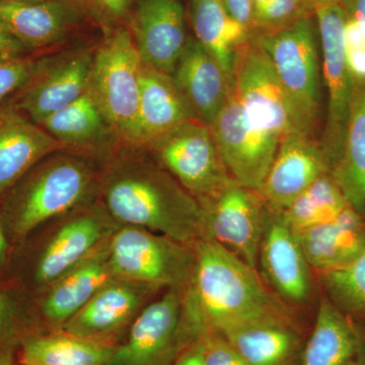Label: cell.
I'll list each match as a JSON object with an SVG mask.
<instances>
[{"instance_id":"cell-31","label":"cell","mask_w":365,"mask_h":365,"mask_svg":"<svg viewBox=\"0 0 365 365\" xmlns=\"http://www.w3.org/2000/svg\"><path fill=\"white\" fill-rule=\"evenodd\" d=\"M42 332L28 292L7 279L0 282V365H18L24 341Z\"/></svg>"},{"instance_id":"cell-5","label":"cell","mask_w":365,"mask_h":365,"mask_svg":"<svg viewBox=\"0 0 365 365\" xmlns=\"http://www.w3.org/2000/svg\"><path fill=\"white\" fill-rule=\"evenodd\" d=\"M143 62L129 29L108 31L96 48L88 88L98 101L122 145L135 128Z\"/></svg>"},{"instance_id":"cell-23","label":"cell","mask_w":365,"mask_h":365,"mask_svg":"<svg viewBox=\"0 0 365 365\" xmlns=\"http://www.w3.org/2000/svg\"><path fill=\"white\" fill-rule=\"evenodd\" d=\"M195 120L170 74L143 63L140 100L128 146L150 150L163 137Z\"/></svg>"},{"instance_id":"cell-41","label":"cell","mask_w":365,"mask_h":365,"mask_svg":"<svg viewBox=\"0 0 365 365\" xmlns=\"http://www.w3.org/2000/svg\"><path fill=\"white\" fill-rule=\"evenodd\" d=\"M174 365H204L203 343L201 337L190 343L180 352Z\"/></svg>"},{"instance_id":"cell-30","label":"cell","mask_w":365,"mask_h":365,"mask_svg":"<svg viewBox=\"0 0 365 365\" xmlns=\"http://www.w3.org/2000/svg\"><path fill=\"white\" fill-rule=\"evenodd\" d=\"M114 349L62 329L45 331L24 341L18 365H106Z\"/></svg>"},{"instance_id":"cell-17","label":"cell","mask_w":365,"mask_h":365,"mask_svg":"<svg viewBox=\"0 0 365 365\" xmlns=\"http://www.w3.org/2000/svg\"><path fill=\"white\" fill-rule=\"evenodd\" d=\"M117 278L110 262L109 242L32 297L42 332L63 328L98 290Z\"/></svg>"},{"instance_id":"cell-40","label":"cell","mask_w":365,"mask_h":365,"mask_svg":"<svg viewBox=\"0 0 365 365\" xmlns=\"http://www.w3.org/2000/svg\"><path fill=\"white\" fill-rule=\"evenodd\" d=\"M14 246L7 235L0 216V282L9 279Z\"/></svg>"},{"instance_id":"cell-28","label":"cell","mask_w":365,"mask_h":365,"mask_svg":"<svg viewBox=\"0 0 365 365\" xmlns=\"http://www.w3.org/2000/svg\"><path fill=\"white\" fill-rule=\"evenodd\" d=\"M329 173L365 220V83H354L344 140Z\"/></svg>"},{"instance_id":"cell-36","label":"cell","mask_w":365,"mask_h":365,"mask_svg":"<svg viewBox=\"0 0 365 365\" xmlns=\"http://www.w3.org/2000/svg\"><path fill=\"white\" fill-rule=\"evenodd\" d=\"M81 13L90 14L106 30L119 28L129 19L132 13L133 0H71Z\"/></svg>"},{"instance_id":"cell-35","label":"cell","mask_w":365,"mask_h":365,"mask_svg":"<svg viewBox=\"0 0 365 365\" xmlns=\"http://www.w3.org/2000/svg\"><path fill=\"white\" fill-rule=\"evenodd\" d=\"M37 60L25 54L0 57V107L26 85L35 71Z\"/></svg>"},{"instance_id":"cell-13","label":"cell","mask_w":365,"mask_h":365,"mask_svg":"<svg viewBox=\"0 0 365 365\" xmlns=\"http://www.w3.org/2000/svg\"><path fill=\"white\" fill-rule=\"evenodd\" d=\"M165 289L114 278L62 328L79 337L117 347L144 307Z\"/></svg>"},{"instance_id":"cell-29","label":"cell","mask_w":365,"mask_h":365,"mask_svg":"<svg viewBox=\"0 0 365 365\" xmlns=\"http://www.w3.org/2000/svg\"><path fill=\"white\" fill-rule=\"evenodd\" d=\"M189 16L197 42L232 81L237 53L251 40L252 33L228 14L222 0H190Z\"/></svg>"},{"instance_id":"cell-47","label":"cell","mask_w":365,"mask_h":365,"mask_svg":"<svg viewBox=\"0 0 365 365\" xmlns=\"http://www.w3.org/2000/svg\"><path fill=\"white\" fill-rule=\"evenodd\" d=\"M44 0H0V2H39Z\"/></svg>"},{"instance_id":"cell-44","label":"cell","mask_w":365,"mask_h":365,"mask_svg":"<svg viewBox=\"0 0 365 365\" xmlns=\"http://www.w3.org/2000/svg\"><path fill=\"white\" fill-rule=\"evenodd\" d=\"M354 365H365V328L362 327L361 340L357 352L356 359H355Z\"/></svg>"},{"instance_id":"cell-42","label":"cell","mask_w":365,"mask_h":365,"mask_svg":"<svg viewBox=\"0 0 365 365\" xmlns=\"http://www.w3.org/2000/svg\"><path fill=\"white\" fill-rule=\"evenodd\" d=\"M341 4L365 37V0H342Z\"/></svg>"},{"instance_id":"cell-43","label":"cell","mask_w":365,"mask_h":365,"mask_svg":"<svg viewBox=\"0 0 365 365\" xmlns=\"http://www.w3.org/2000/svg\"><path fill=\"white\" fill-rule=\"evenodd\" d=\"M26 51L21 43L0 25V57L18 56L25 54Z\"/></svg>"},{"instance_id":"cell-1","label":"cell","mask_w":365,"mask_h":365,"mask_svg":"<svg viewBox=\"0 0 365 365\" xmlns=\"http://www.w3.org/2000/svg\"><path fill=\"white\" fill-rule=\"evenodd\" d=\"M97 200L115 222L187 246L205 239V213L150 150L121 145L102 163Z\"/></svg>"},{"instance_id":"cell-22","label":"cell","mask_w":365,"mask_h":365,"mask_svg":"<svg viewBox=\"0 0 365 365\" xmlns=\"http://www.w3.org/2000/svg\"><path fill=\"white\" fill-rule=\"evenodd\" d=\"M220 333L247 365H297L306 342L289 314L252 319Z\"/></svg>"},{"instance_id":"cell-16","label":"cell","mask_w":365,"mask_h":365,"mask_svg":"<svg viewBox=\"0 0 365 365\" xmlns=\"http://www.w3.org/2000/svg\"><path fill=\"white\" fill-rule=\"evenodd\" d=\"M282 302L304 306L314 294L312 267L294 230L267 209L257 270ZM259 273V274H260Z\"/></svg>"},{"instance_id":"cell-34","label":"cell","mask_w":365,"mask_h":365,"mask_svg":"<svg viewBox=\"0 0 365 365\" xmlns=\"http://www.w3.org/2000/svg\"><path fill=\"white\" fill-rule=\"evenodd\" d=\"M311 11L314 9L309 0H270L255 11L252 34L261 35L287 28L302 19L309 18Z\"/></svg>"},{"instance_id":"cell-10","label":"cell","mask_w":365,"mask_h":365,"mask_svg":"<svg viewBox=\"0 0 365 365\" xmlns=\"http://www.w3.org/2000/svg\"><path fill=\"white\" fill-rule=\"evenodd\" d=\"M232 91L254 128L279 140L290 132H300L272 64L253 36L237 53Z\"/></svg>"},{"instance_id":"cell-45","label":"cell","mask_w":365,"mask_h":365,"mask_svg":"<svg viewBox=\"0 0 365 365\" xmlns=\"http://www.w3.org/2000/svg\"><path fill=\"white\" fill-rule=\"evenodd\" d=\"M313 6L314 9H318V7L330 6V4H341L342 0H309Z\"/></svg>"},{"instance_id":"cell-46","label":"cell","mask_w":365,"mask_h":365,"mask_svg":"<svg viewBox=\"0 0 365 365\" xmlns=\"http://www.w3.org/2000/svg\"><path fill=\"white\" fill-rule=\"evenodd\" d=\"M252 1H253L255 13V11H258L259 9H261L262 6H265V4L270 1V0H252Z\"/></svg>"},{"instance_id":"cell-26","label":"cell","mask_w":365,"mask_h":365,"mask_svg":"<svg viewBox=\"0 0 365 365\" xmlns=\"http://www.w3.org/2000/svg\"><path fill=\"white\" fill-rule=\"evenodd\" d=\"M361 335L362 327L325 295L297 365H354Z\"/></svg>"},{"instance_id":"cell-15","label":"cell","mask_w":365,"mask_h":365,"mask_svg":"<svg viewBox=\"0 0 365 365\" xmlns=\"http://www.w3.org/2000/svg\"><path fill=\"white\" fill-rule=\"evenodd\" d=\"M202 208L205 239L217 242L257 270L267 212L258 192L232 180Z\"/></svg>"},{"instance_id":"cell-24","label":"cell","mask_w":365,"mask_h":365,"mask_svg":"<svg viewBox=\"0 0 365 365\" xmlns=\"http://www.w3.org/2000/svg\"><path fill=\"white\" fill-rule=\"evenodd\" d=\"M62 150L56 139L7 101L0 107V196L42 158Z\"/></svg>"},{"instance_id":"cell-37","label":"cell","mask_w":365,"mask_h":365,"mask_svg":"<svg viewBox=\"0 0 365 365\" xmlns=\"http://www.w3.org/2000/svg\"><path fill=\"white\" fill-rule=\"evenodd\" d=\"M344 45L346 61L354 83H365V37L356 23L346 14Z\"/></svg>"},{"instance_id":"cell-7","label":"cell","mask_w":365,"mask_h":365,"mask_svg":"<svg viewBox=\"0 0 365 365\" xmlns=\"http://www.w3.org/2000/svg\"><path fill=\"white\" fill-rule=\"evenodd\" d=\"M109 255L117 277L165 290L186 289L195 266L193 247L130 225H121L113 234Z\"/></svg>"},{"instance_id":"cell-39","label":"cell","mask_w":365,"mask_h":365,"mask_svg":"<svg viewBox=\"0 0 365 365\" xmlns=\"http://www.w3.org/2000/svg\"><path fill=\"white\" fill-rule=\"evenodd\" d=\"M228 14L252 33L254 7L252 0H222Z\"/></svg>"},{"instance_id":"cell-33","label":"cell","mask_w":365,"mask_h":365,"mask_svg":"<svg viewBox=\"0 0 365 365\" xmlns=\"http://www.w3.org/2000/svg\"><path fill=\"white\" fill-rule=\"evenodd\" d=\"M318 273L334 306L354 321L365 322V250L347 263Z\"/></svg>"},{"instance_id":"cell-4","label":"cell","mask_w":365,"mask_h":365,"mask_svg":"<svg viewBox=\"0 0 365 365\" xmlns=\"http://www.w3.org/2000/svg\"><path fill=\"white\" fill-rule=\"evenodd\" d=\"M120 227L97 199L74 209L14 246L9 279L35 297L107 244Z\"/></svg>"},{"instance_id":"cell-8","label":"cell","mask_w":365,"mask_h":365,"mask_svg":"<svg viewBox=\"0 0 365 365\" xmlns=\"http://www.w3.org/2000/svg\"><path fill=\"white\" fill-rule=\"evenodd\" d=\"M197 339L185 290L170 288L144 307L106 365H174L180 352Z\"/></svg>"},{"instance_id":"cell-11","label":"cell","mask_w":365,"mask_h":365,"mask_svg":"<svg viewBox=\"0 0 365 365\" xmlns=\"http://www.w3.org/2000/svg\"><path fill=\"white\" fill-rule=\"evenodd\" d=\"M96 48H78L38 58L30 79L9 102L39 125L88 90Z\"/></svg>"},{"instance_id":"cell-3","label":"cell","mask_w":365,"mask_h":365,"mask_svg":"<svg viewBox=\"0 0 365 365\" xmlns=\"http://www.w3.org/2000/svg\"><path fill=\"white\" fill-rule=\"evenodd\" d=\"M102 163L57 150L0 196V216L14 246L55 218L97 199Z\"/></svg>"},{"instance_id":"cell-18","label":"cell","mask_w":365,"mask_h":365,"mask_svg":"<svg viewBox=\"0 0 365 365\" xmlns=\"http://www.w3.org/2000/svg\"><path fill=\"white\" fill-rule=\"evenodd\" d=\"M329 173L319 140L294 131L280 140L259 195L266 208L282 212L304 190Z\"/></svg>"},{"instance_id":"cell-9","label":"cell","mask_w":365,"mask_h":365,"mask_svg":"<svg viewBox=\"0 0 365 365\" xmlns=\"http://www.w3.org/2000/svg\"><path fill=\"white\" fill-rule=\"evenodd\" d=\"M148 150L201 206L234 180L210 128L197 120L182 124Z\"/></svg>"},{"instance_id":"cell-27","label":"cell","mask_w":365,"mask_h":365,"mask_svg":"<svg viewBox=\"0 0 365 365\" xmlns=\"http://www.w3.org/2000/svg\"><path fill=\"white\" fill-rule=\"evenodd\" d=\"M317 271L337 267L365 250V220L349 206L332 222L294 232Z\"/></svg>"},{"instance_id":"cell-25","label":"cell","mask_w":365,"mask_h":365,"mask_svg":"<svg viewBox=\"0 0 365 365\" xmlns=\"http://www.w3.org/2000/svg\"><path fill=\"white\" fill-rule=\"evenodd\" d=\"M83 14L71 0L0 2V25L26 50L66 39Z\"/></svg>"},{"instance_id":"cell-21","label":"cell","mask_w":365,"mask_h":365,"mask_svg":"<svg viewBox=\"0 0 365 365\" xmlns=\"http://www.w3.org/2000/svg\"><path fill=\"white\" fill-rule=\"evenodd\" d=\"M170 76L195 120L207 126L222 111L232 91V78L195 38L189 37Z\"/></svg>"},{"instance_id":"cell-19","label":"cell","mask_w":365,"mask_h":365,"mask_svg":"<svg viewBox=\"0 0 365 365\" xmlns=\"http://www.w3.org/2000/svg\"><path fill=\"white\" fill-rule=\"evenodd\" d=\"M130 32L146 66L172 74L189 40L181 0H138Z\"/></svg>"},{"instance_id":"cell-32","label":"cell","mask_w":365,"mask_h":365,"mask_svg":"<svg viewBox=\"0 0 365 365\" xmlns=\"http://www.w3.org/2000/svg\"><path fill=\"white\" fill-rule=\"evenodd\" d=\"M349 206L342 191L328 173L319 178L278 215L294 232H299L332 222Z\"/></svg>"},{"instance_id":"cell-20","label":"cell","mask_w":365,"mask_h":365,"mask_svg":"<svg viewBox=\"0 0 365 365\" xmlns=\"http://www.w3.org/2000/svg\"><path fill=\"white\" fill-rule=\"evenodd\" d=\"M39 125L64 150L86 155L101 163L122 145L90 88Z\"/></svg>"},{"instance_id":"cell-38","label":"cell","mask_w":365,"mask_h":365,"mask_svg":"<svg viewBox=\"0 0 365 365\" xmlns=\"http://www.w3.org/2000/svg\"><path fill=\"white\" fill-rule=\"evenodd\" d=\"M204 365H247L234 346L217 331L206 330L201 335Z\"/></svg>"},{"instance_id":"cell-6","label":"cell","mask_w":365,"mask_h":365,"mask_svg":"<svg viewBox=\"0 0 365 365\" xmlns=\"http://www.w3.org/2000/svg\"><path fill=\"white\" fill-rule=\"evenodd\" d=\"M253 37L267 55L287 93L297 129L314 136L321 97L319 54L311 19Z\"/></svg>"},{"instance_id":"cell-12","label":"cell","mask_w":365,"mask_h":365,"mask_svg":"<svg viewBox=\"0 0 365 365\" xmlns=\"http://www.w3.org/2000/svg\"><path fill=\"white\" fill-rule=\"evenodd\" d=\"M328 93V110L319 144L328 163L329 172L339 155L349 117L354 81L345 56V11L342 4L314 9Z\"/></svg>"},{"instance_id":"cell-14","label":"cell","mask_w":365,"mask_h":365,"mask_svg":"<svg viewBox=\"0 0 365 365\" xmlns=\"http://www.w3.org/2000/svg\"><path fill=\"white\" fill-rule=\"evenodd\" d=\"M209 128L230 177L242 186L259 191L279 139L252 126L234 91Z\"/></svg>"},{"instance_id":"cell-2","label":"cell","mask_w":365,"mask_h":365,"mask_svg":"<svg viewBox=\"0 0 365 365\" xmlns=\"http://www.w3.org/2000/svg\"><path fill=\"white\" fill-rule=\"evenodd\" d=\"M195 266L185 304L201 332H222L270 314H289L284 304L269 292L260 274L211 239L193 246Z\"/></svg>"}]
</instances>
